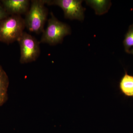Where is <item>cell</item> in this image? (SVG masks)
Wrapping results in <instances>:
<instances>
[{
	"instance_id": "6da1fadb",
	"label": "cell",
	"mask_w": 133,
	"mask_h": 133,
	"mask_svg": "<svg viewBox=\"0 0 133 133\" xmlns=\"http://www.w3.org/2000/svg\"><path fill=\"white\" fill-rule=\"evenodd\" d=\"M45 0L31 1L24 21L26 28L31 32L39 34L44 31L48 14Z\"/></svg>"
},
{
	"instance_id": "7a4b0ae2",
	"label": "cell",
	"mask_w": 133,
	"mask_h": 133,
	"mask_svg": "<svg viewBox=\"0 0 133 133\" xmlns=\"http://www.w3.org/2000/svg\"><path fill=\"white\" fill-rule=\"evenodd\" d=\"M25 21L21 15H9L0 22V42L9 44L17 41L24 33Z\"/></svg>"
},
{
	"instance_id": "3957f363",
	"label": "cell",
	"mask_w": 133,
	"mask_h": 133,
	"mask_svg": "<svg viewBox=\"0 0 133 133\" xmlns=\"http://www.w3.org/2000/svg\"><path fill=\"white\" fill-rule=\"evenodd\" d=\"M42 33L40 43L55 45L62 43L65 37L71 34V30L69 25L59 21L51 12L48 26Z\"/></svg>"
},
{
	"instance_id": "277c9868",
	"label": "cell",
	"mask_w": 133,
	"mask_h": 133,
	"mask_svg": "<svg viewBox=\"0 0 133 133\" xmlns=\"http://www.w3.org/2000/svg\"><path fill=\"white\" fill-rule=\"evenodd\" d=\"M17 42L20 45L22 64L31 63L38 58L41 53L40 42L33 36L24 32Z\"/></svg>"
},
{
	"instance_id": "5b68a950",
	"label": "cell",
	"mask_w": 133,
	"mask_h": 133,
	"mask_svg": "<svg viewBox=\"0 0 133 133\" xmlns=\"http://www.w3.org/2000/svg\"><path fill=\"white\" fill-rule=\"evenodd\" d=\"M45 4L58 6L63 9L64 17L70 20L82 21L85 9L82 7L83 1L79 0H45Z\"/></svg>"
},
{
	"instance_id": "8992f818",
	"label": "cell",
	"mask_w": 133,
	"mask_h": 133,
	"mask_svg": "<svg viewBox=\"0 0 133 133\" xmlns=\"http://www.w3.org/2000/svg\"><path fill=\"white\" fill-rule=\"evenodd\" d=\"M2 4L9 15L26 14L30 7L28 0H3Z\"/></svg>"
},
{
	"instance_id": "52a82bcc",
	"label": "cell",
	"mask_w": 133,
	"mask_h": 133,
	"mask_svg": "<svg viewBox=\"0 0 133 133\" xmlns=\"http://www.w3.org/2000/svg\"><path fill=\"white\" fill-rule=\"evenodd\" d=\"M9 84L7 74L0 65V107L3 105L8 101Z\"/></svg>"
},
{
	"instance_id": "ba28073f",
	"label": "cell",
	"mask_w": 133,
	"mask_h": 133,
	"mask_svg": "<svg viewBox=\"0 0 133 133\" xmlns=\"http://www.w3.org/2000/svg\"><path fill=\"white\" fill-rule=\"evenodd\" d=\"M119 87L121 91L126 97H133V76L125 72L120 81Z\"/></svg>"
},
{
	"instance_id": "9c48e42d",
	"label": "cell",
	"mask_w": 133,
	"mask_h": 133,
	"mask_svg": "<svg viewBox=\"0 0 133 133\" xmlns=\"http://www.w3.org/2000/svg\"><path fill=\"white\" fill-rule=\"evenodd\" d=\"M87 3L94 8L97 14L99 15L107 12L106 7L109 5L107 1H88Z\"/></svg>"
},
{
	"instance_id": "30bf717a",
	"label": "cell",
	"mask_w": 133,
	"mask_h": 133,
	"mask_svg": "<svg viewBox=\"0 0 133 133\" xmlns=\"http://www.w3.org/2000/svg\"><path fill=\"white\" fill-rule=\"evenodd\" d=\"M125 51L128 53L131 47H133V24L129 26L124 41Z\"/></svg>"
},
{
	"instance_id": "8fae6325",
	"label": "cell",
	"mask_w": 133,
	"mask_h": 133,
	"mask_svg": "<svg viewBox=\"0 0 133 133\" xmlns=\"http://www.w3.org/2000/svg\"><path fill=\"white\" fill-rule=\"evenodd\" d=\"M9 15L0 2V22Z\"/></svg>"
},
{
	"instance_id": "7c38bea8",
	"label": "cell",
	"mask_w": 133,
	"mask_h": 133,
	"mask_svg": "<svg viewBox=\"0 0 133 133\" xmlns=\"http://www.w3.org/2000/svg\"><path fill=\"white\" fill-rule=\"evenodd\" d=\"M129 53L132 54V55H133V49H132V50H130V51H129Z\"/></svg>"
}]
</instances>
